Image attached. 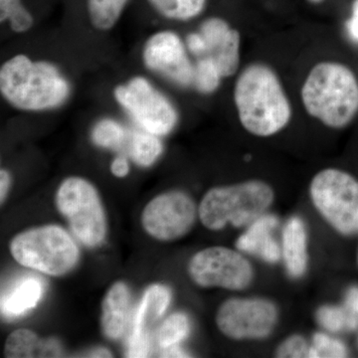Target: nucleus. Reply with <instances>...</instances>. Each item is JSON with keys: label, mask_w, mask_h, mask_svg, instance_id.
Instances as JSON below:
<instances>
[{"label": "nucleus", "mask_w": 358, "mask_h": 358, "mask_svg": "<svg viewBox=\"0 0 358 358\" xmlns=\"http://www.w3.org/2000/svg\"><path fill=\"white\" fill-rule=\"evenodd\" d=\"M10 176L6 171L2 169L1 173H0V199H1V202H3L6 199L9 187H10Z\"/></svg>", "instance_id": "nucleus-33"}, {"label": "nucleus", "mask_w": 358, "mask_h": 358, "mask_svg": "<svg viewBox=\"0 0 358 358\" xmlns=\"http://www.w3.org/2000/svg\"><path fill=\"white\" fill-rule=\"evenodd\" d=\"M171 289L164 285H152L143 294L133 317L131 333L128 343L148 338V329L157 322L171 305Z\"/></svg>", "instance_id": "nucleus-17"}, {"label": "nucleus", "mask_w": 358, "mask_h": 358, "mask_svg": "<svg viewBox=\"0 0 358 358\" xmlns=\"http://www.w3.org/2000/svg\"><path fill=\"white\" fill-rule=\"evenodd\" d=\"M166 17L188 20L202 13L206 0H148Z\"/></svg>", "instance_id": "nucleus-24"}, {"label": "nucleus", "mask_w": 358, "mask_h": 358, "mask_svg": "<svg viewBox=\"0 0 358 358\" xmlns=\"http://www.w3.org/2000/svg\"><path fill=\"white\" fill-rule=\"evenodd\" d=\"M346 310L352 315H358V288H352L348 291Z\"/></svg>", "instance_id": "nucleus-32"}, {"label": "nucleus", "mask_w": 358, "mask_h": 358, "mask_svg": "<svg viewBox=\"0 0 358 358\" xmlns=\"http://www.w3.org/2000/svg\"><path fill=\"white\" fill-rule=\"evenodd\" d=\"M131 313V294L124 282H117L110 287L102 303L101 326L110 339L121 338L128 329Z\"/></svg>", "instance_id": "nucleus-15"}, {"label": "nucleus", "mask_w": 358, "mask_h": 358, "mask_svg": "<svg viewBox=\"0 0 358 358\" xmlns=\"http://www.w3.org/2000/svg\"><path fill=\"white\" fill-rule=\"evenodd\" d=\"M124 152L138 166H150L162 155V141L155 136V134L148 133L145 129L129 131Z\"/></svg>", "instance_id": "nucleus-20"}, {"label": "nucleus", "mask_w": 358, "mask_h": 358, "mask_svg": "<svg viewBox=\"0 0 358 358\" xmlns=\"http://www.w3.org/2000/svg\"><path fill=\"white\" fill-rule=\"evenodd\" d=\"M128 0H89L90 20L96 28L108 30L115 24Z\"/></svg>", "instance_id": "nucleus-23"}, {"label": "nucleus", "mask_w": 358, "mask_h": 358, "mask_svg": "<svg viewBox=\"0 0 358 358\" xmlns=\"http://www.w3.org/2000/svg\"><path fill=\"white\" fill-rule=\"evenodd\" d=\"M313 206L339 234L358 233V180L338 169L315 174L310 185Z\"/></svg>", "instance_id": "nucleus-6"}, {"label": "nucleus", "mask_w": 358, "mask_h": 358, "mask_svg": "<svg viewBox=\"0 0 358 358\" xmlns=\"http://www.w3.org/2000/svg\"><path fill=\"white\" fill-rule=\"evenodd\" d=\"M115 96L134 121L148 133L164 136L173 131L178 122V113L173 106L143 78H134L126 86L117 87Z\"/></svg>", "instance_id": "nucleus-10"}, {"label": "nucleus", "mask_w": 358, "mask_h": 358, "mask_svg": "<svg viewBox=\"0 0 358 358\" xmlns=\"http://www.w3.org/2000/svg\"><path fill=\"white\" fill-rule=\"evenodd\" d=\"M160 357H188V353L183 352L179 346H173V348H166V350H162L160 352Z\"/></svg>", "instance_id": "nucleus-35"}, {"label": "nucleus", "mask_w": 358, "mask_h": 358, "mask_svg": "<svg viewBox=\"0 0 358 358\" xmlns=\"http://www.w3.org/2000/svg\"><path fill=\"white\" fill-rule=\"evenodd\" d=\"M279 313L274 303L260 298H232L216 315L219 331L231 339H263L274 331Z\"/></svg>", "instance_id": "nucleus-9"}, {"label": "nucleus", "mask_w": 358, "mask_h": 358, "mask_svg": "<svg viewBox=\"0 0 358 358\" xmlns=\"http://www.w3.org/2000/svg\"><path fill=\"white\" fill-rule=\"evenodd\" d=\"M188 49L196 55H202L204 51V41L200 33H193L187 37Z\"/></svg>", "instance_id": "nucleus-31"}, {"label": "nucleus", "mask_w": 358, "mask_h": 358, "mask_svg": "<svg viewBox=\"0 0 358 358\" xmlns=\"http://www.w3.org/2000/svg\"><path fill=\"white\" fill-rule=\"evenodd\" d=\"M110 171L117 178H124L129 173V166L126 157H119L113 162Z\"/></svg>", "instance_id": "nucleus-30"}, {"label": "nucleus", "mask_w": 358, "mask_h": 358, "mask_svg": "<svg viewBox=\"0 0 358 358\" xmlns=\"http://www.w3.org/2000/svg\"><path fill=\"white\" fill-rule=\"evenodd\" d=\"M90 355H91L90 357H112L109 350H105V348H98V350H94Z\"/></svg>", "instance_id": "nucleus-36"}, {"label": "nucleus", "mask_w": 358, "mask_h": 358, "mask_svg": "<svg viewBox=\"0 0 358 358\" xmlns=\"http://www.w3.org/2000/svg\"><path fill=\"white\" fill-rule=\"evenodd\" d=\"M222 78L216 65L211 59H200L195 67L194 84L201 93L209 94L215 91Z\"/></svg>", "instance_id": "nucleus-26"}, {"label": "nucleus", "mask_w": 358, "mask_h": 358, "mask_svg": "<svg viewBox=\"0 0 358 358\" xmlns=\"http://www.w3.org/2000/svg\"><path fill=\"white\" fill-rule=\"evenodd\" d=\"M301 96L306 112L327 128H345L358 115L357 78L343 63L322 61L313 66Z\"/></svg>", "instance_id": "nucleus-2"}, {"label": "nucleus", "mask_w": 358, "mask_h": 358, "mask_svg": "<svg viewBox=\"0 0 358 358\" xmlns=\"http://www.w3.org/2000/svg\"><path fill=\"white\" fill-rule=\"evenodd\" d=\"M145 62L173 82L188 86L194 82L195 69L186 55L185 45L176 33H157L145 45Z\"/></svg>", "instance_id": "nucleus-12"}, {"label": "nucleus", "mask_w": 358, "mask_h": 358, "mask_svg": "<svg viewBox=\"0 0 358 358\" xmlns=\"http://www.w3.org/2000/svg\"><path fill=\"white\" fill-rule=\"evenodd\" d=\"M0 18L9 20L16 32H24L32 26L31 14L21 6L20 0H0Z\"/></svg>", "instance_id": "nucleus-25"}, {"label": "nucleus", "mask_w": 358, "mask_h": 358, "mask_svg": "<svg viewBox=\"0 0 358 358\" xmlns=\"http://www.w3.org/2000/svg\"><path fill=\"white\" fill-rule=\"evenodd\" d=\"M188 274L202 288L242 291L254 279L251 263L236 250L209 247L197 252L188 263Z\"/></svg>", "instance_id": "nucleus-8"}, {"label": "nucleus", "mask_w": 358, "mask_h": 358, "mask_svg": "<svg viewBox=\"0 0 358 358\" xmlns=\"http://www.w3.org/2000/svg\"><path fill=\"white\" fill-rule=\"evenodd\" d=\"M308 350H310V346L308 345L306 338L296 334L282 341L275 355L278 357L284 358L308 357Z\"/></svg>", "instance_id": "nucleus-29"}, {"label": "nucleus", "mask_w": 358, "mask_h": 358, "mask_svg": "<svg viewBox=\"0 0 358 358\" xmlns=\"http://www.w3.org/2000/svg\"><path fill=\"white\" fill-rule=\"evenodd\" d=\"M56 205L82 244L96 247L102 243L107 234L106 214L96 188L86 179H65L59 186Z\"/></svg>", "instance_id": "nucleus-7"}, {"label": "nucleus", "mask_w": 358, "mask_h": 358, "mask_svg": "<svg viewBox=\"0 0 358 358\" xmlns=\"http://www.w3.org/2000/svg\"><path fill=\"white\" fill-rule=\"evenodd\" d=\"M43 296V284L35 277H24L8 293L2 294L1 313L7 317L24 315L36 307Z\"/></svg>", "instance_id": "nucleus-18"}, {"label": "nucleus", "mask_w": 358, "mask_h": 358, "mask_svg": "<svg viewBox=\"0 0 358 358\" xmlns=\"http://www.w3.org/2000/svg\"><path fill=\"white\" fill-rule=\"evenodd\" d=\"M10 252L20 265L54 277L69 273L80 257L74 239L55 225L20 233L11 240Z\"/></svg>", "instance_id": "nucleus-5"}, {"label": "nucleus", "mask_w": 358, "mask_h": 358, "mask_svg": "<svg viewBox=\"0 0 358 358\" xmlns=\"http://www.w3.org/2000/svg\"><path fill=\"white\" fill-rule=\"evenodd\" d=\"M348 355L345 345L338 339L326 334L317 333L313 336V345L310 346L308 357H346Z\"/></svg>", "instance_id": "nucleus-27"}, {"label": "nucleus", "mask_w": 358, "mask_h": 358, "mask_svg": "<svg viewBox=\"0 0 358 358\" xmlns=\"http://www.w3.org/2000/svg\"><path fill=\"white\" fill-rule=\"evenodd\" d=\"M275 192L262 180H247L211 188L200 202L199 216L204 227L222 230L228 224L249 226L272 206Z\"/></svg>", "instance_id": "nucleus-4"}, {"label": "nucleus", "mask_w": 358, "mask_h": 358, "mask_svg": "<svg viewBox=\"0 0 358 358\" xmlns=\"http://www.w3.org/2000/svg\"><path fill=\"white\" fill-rule=\"evenodd\" d=\"M199 33L205 45L203 57L213 61L221 76L234 75L240 65V33L220 18L205 21Z\"/></svg>", "instance_id": "nucleus-13"}, {"label": "nucleus", "mask_w": 358, "mask_h": 358, "mask_svg": "<svg viewBox=\"0 0 358 358\" xmlns=\"http://www.w3.org/2000/svg\"><path fill=\"white\" fill-rule=\"evenodd\" d=\"M282 257L289 277L299 279L307 272L308 234L300 217H291L282 230Z\"/></svg>", "instance_id": "nucleus-16"}, {"label": "nucleus", "mask_w": 358, "mask_h": 358, "mask_svg": "<svg viewBox=\"0 0 358 358\" xmlns=\"http://www.w3.org/2000/svg\"><path fill=\"white\" fill-rule=\"evenodd\" d=\"M196 205L182 192H169L155 197L141 213L143 229L159 241L185 236L194 225Z\"/></svg>", "instance_id": "nucleus-11"}, {"label": "nucleus", "mask_w": 358, "mask_h": 358, "mask_svg": "<svg viewBox=\"0 0 358 358\" xmlns=\"http://www.w3.org/2000/svg\"><path fill=\"white\" fill-rule=\"evenodd\" d=\"M312 2H320L322 0H310Z\"/></svg>", "instance_id": "nucleus-38"}, {"label": "nucleus", "mask_w": 358, "mask_h": 358, "mask_svg": "<svg viewBox=\"0 0 358 358\" xmlns=\"http://www.w3.org/2000/svg\"><path fill=\"white\" fill-rule=\"evenodd\" d=\"M234 102L242 127L260 138L279 134L293 117L281 80L264 63H252L244 68L235 84Z\"/></svg>", "instance_id": "nucleus-1"}, {"label": "nucleus", "mask_w": 358, "mask_h": 358, "mask_svg": "<svg viewBox=\"0 0 358 358\" xmlns=\"http://www.w3.org/2000/svg\"><path fill=\"white\" fill-rule=\"evenodd\" d=\"M0 89L9 103L29 110L57 107L69 94V86L57 68L49 63L32 62L23 55L2 66Z\"/></svg>", "instance_id": "nucleus-3"}, {"label": "nucleus", "mask_w": 358, "mask_h": 358, "mask_svg": "<svg viewBox=\"0 0 358 358\" xmlns=\"http://www.w3.org/2000/svg\"><path fill=\"white\" fill-rule=\"evenodd\" d=\"M129 131L112 120H103L96 124L92 133L94 143L99 147L124 152L128 143Z\"/></svg>", "instance_id": "nucleus-22"}, {"label": "nucleus", "mask_w": 358, "mask_h": 358, "mask_svg": "<svg viewBox=\"0 0 358 358\" xmlns=\"http://www.w3.org/2000/svg\"><path fill=\"white\" fill-rule=\"evenodd\" d=\"M192 331L189 317L185 313H174L167 317L157 329V339L162 350L178 346Z\"/></svg>", "instance_id": "nucleus-21"}, {"label": "nucleus", "mask_w": 358, "mask_h": 358, "mask_svg": "<svg viewBox=\"0 0 358 358\" xmlns=\"http://www.w3.org/2000/svg\"><path fill=\"white\" fill-rule=\"evenodd\" d=\"M346 30L350 39L358 43V17L352 15L350 20L346 22Z\"/></svg>", "instance_id": "nucleus-34"}, {"label": "nucleus", "mask_w": 358, "mask_h": 358, "mask_svg": "<svg viewBox=\"0 0 358 358\" xmlns=\"http://www.w3.org/2000/svg\"><path fill=\"white\" fill-rule=\"evenodd\" d=\"M60 345L55 341H40L30 329H21L9 334L6 339L4 355L9 358L59 357Z\"/></svg>", "instance_id": "nucleus-19"}, {"label": "nucleus", "mask_w": 358, "mask_h": 358, "mask_svg": "<svg viewBox=\"0 0 358 358\" xmlns=\"http://www.w3.org/2000/svg\"><path fill=\"white\" fill-rule=\"evenodd\" d=\"M350 313L348 310L334 306H324L317 312V320L320 326L331 333H338L348 329Z\"/></svg>", "instance_id": "nucleus-28"}, {"label": "nucleus", "mask_w": 358, "mask_h": 358, "mask_svg": "<svg viewBox=\"0 0 358 358\" xmlns=\"http://www.w3.org/2000/svg\"><path fill=\"white\" fill-rule=\"evenodd\" d=\"M352 16L358 17V0H355L352 4Z\"/></svg>", "instance_id": "nucleus-37"}, {"label": "nucleus", "mask_w": 358, "mask_h": 358, "mask_svg": "<svg viewBox=\"0 0 358 358\" xmlns=\"http://www.w3.org/2000/svg\"><path fill=\"white\" fill-rule=\"evenodd\" d=\"M279 225V219L273 214H263L253 221L238 238L236 248L242 253L260 257L263 261L275 264L281 260L282 249L273 232Z\"/></svg>", "instance_id": "nucleus-14"}]
</instances>
